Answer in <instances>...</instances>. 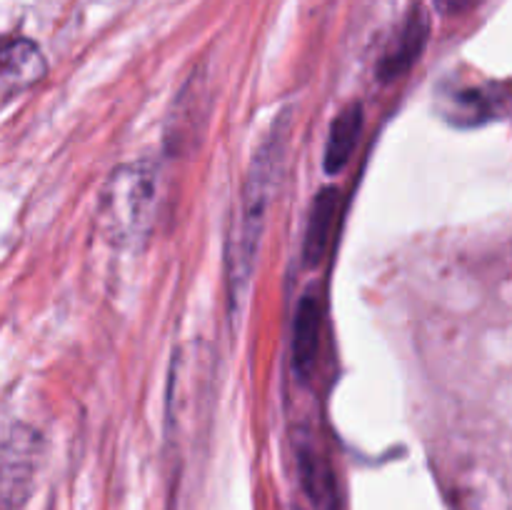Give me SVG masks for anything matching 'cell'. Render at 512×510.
I'll list each match as a JSON object with an SVG mask.
<instances>
[{
    "label": "cell",
    "mask_w": 512,
    "mask_h": 510,
    "mask_svg": "<svg viewBox=\"0 0 512 510\" xmlns=\"http://www.w3.org/2000/svg\"><path fill=\"white\" fill-rule=\"evenodd\" d=\"M288 130L290 115L283 113L273 123L270 133L265 135L263 143H260L258 153H255L253 163H250L248 178L243 183L238 215H235V225L228 245V283L233 300L243 298L245 288L250 283V275H253L255 260H258L265 220H268L270 203H273L280 170H283Z\"/></svg>",
    "instance_id": "cell-1"
},
{
    "label": "cell",
    "mask_w": 512,
    "mask_h": 510,
    "mask_svg": "<svg viewBox=\"0 0 512 510\" xmlns=\"http://www.w3.org/2000/svg\"><path fill=\"white\" fill-rule=\"evenodd\" d=\"M155 203H158V170L148 160L120 165L100 190L98 213H95L100 235L115 248H138L153 228Z\"/></svg>",
    "instance_id": "cell-2"
},
{
    "label": "cell",
    "mask_w": 512,
    "mask_h": 510,
    "mask_svg": "<svg viewBox=\"0 0 512 510\" xmlns=\"http://www.w3.org/2000/svg\"><path fill=\"white\" fill-rule=\"evenodd\" d=\"M40 460V435L28 425H13L0 440V510H15L33 490Z\"/></svg>",
    "instance_id": "cell-3"
},
{
    "label": "cell",
    "mask_w": 512,
    "mask_h": 510,
    "mask_svg": "<svg viewBox=\"0 0 512 510\" xmlns=\"http://www.w3.org/2000/svg\"><path fill=\"white\" fill-rule=\"evenodd\" d=\"M300 485L308 495L315 510H343V493H340L338 473L333 460L313 438H300L295 445Z\"/></svg>",
    "instance_id": "cell-4"
},
{
    "label": "cell",
    "mask_w": 512,
    "mask_h": 510,
    "mask_svg": "<svg viewBox=\"0 0 512 510\" xmlns=\"http://www.w3.org/2000/svg\"><path fill=\"white\" fill-rule=\"evenodd\" d=\"M323 330L325 303L315 290H310L300 298L293 320V370L303 383H308L313 378L315 368H318Z\"/></svg>",
    "instance_id": "cell-5"
},
{
    "label": "cell",
    "mask_w": 512,
    "mask_h": 510,
    "mask_svg": "<svg viewBox=\"0 0 512 510\" xmlns=\"http://www.w3.org/2000/svg\"><path fill=\"white\" fill-rule=\"evenodd\" d=\"M340 205H343V195H340L338 188H323L315 195L303 240L305 265L323 263V258L328 255L330 243H333L335 223H338L340 215Z\"/></svg>",
    "instance_id": "cell-6"
},
{
    "label": "cell",
    "mask_w": 512,
    "mask_h": 510,
    "mask_svg": "<svg viewBox=\"0 0 512 510\" xmlns=\"http://www.w3.org/2000/svg\"><path fill=\"white\" fill-rule=\"evenodd\" d=\"M425 43H428V18H425V13L415 10L405 23L403 33L398 35V43L388 50V55L380 63V80H395L408 73L423 53Z\"/></svg>",
    "instance_id": "cell-7"
},
{
    "label": "cell",
    "mask_w": 512,
    "mask_h": 510,
    "mask_svg": "<svg viewBox=\"0 0 512 510\" xmlns=\"http://www.w3.org/2000/svg\"><path fill=\"white\" fill-rule=\"evenodd\" d=\"M360 133H363V105L350 103L348 108L340 110L338 118L330 125L328 145H325V173L338 175L353 158V150L358 145Z\"/></svg>",
    "instance_id": "cell-8"
},
{
    "label": "cell",
    "mask_w": 512,
    "mask_h": 510,
    "mask_svg": "<svg viewBox=\"0 0 512 510\" xmlns=\"http://www.w3.org/2000/svg\"><path fill=\"white\" fill-rule=\"evenodd\" d=\"M45 75L38 45L25 38L0 40V80L10 85H33Z\"/></svg>",
    "instance_id": "cell-9"
},
{
    "label": "cell",
    "mask_w": 512,
    "mask_h": 510,
    "mask_svg": "<svg viewBox=\"0 0 512 510\" xmlns=\"http://www.w3.org/2000/svg\"><path fill=\"white\" fill-rule=\"evenodd\" d=\"M453 120L458 123H480L483 118H488L493 113L490 108V98L483 93V90H460V93H453Z\"/></svg>",
    "instance_id": "cell-10"
},
{
    "label": "cell",
    "mask_w": 512,
    "mask_h": 510,
    "mask_svg": "<svg viewBox=\"0 0 512 510\" xmlns=\"http://www.w3.org/2000/svg\"><path fill=\"white\" fill-rule=\"evenodd\" d=\"M483 0H435V8L443 15H463L468 10L478 8Z\"/></svg>",
    "instance_id": "cell-11"
}]
</instances>
